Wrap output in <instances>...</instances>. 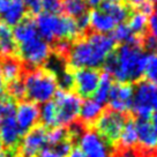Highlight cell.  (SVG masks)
<instances>
[{
    "label": "cell",
    "mask_w": 157,
    "mask_h": 157,
    "mask_svg": "<svg viewBox=\"0 0 157 157\" xmlns=\"http://www.w3.org/2000/svg\"><path fill=\"white\" fill-rule=\"evenodd\" d=\"M116 49V42L110 35L94 33L71 44L66 59L71 69L102 67Z\"/></svg>",
    "instance_id": "obj_1"
},
{
    "label": "cell",
    "mask_w": 157,
    "mask_h": 157,
    "mask_svg": "<svg viewBox=\"0 0 157 157\" xmlns=\"http://www.w3.org/2000/svg\"><path fill=\"white\" fill-rule=\"evenodd\" d=\"M129 5L132 6H135V7H139V6L141 5L142 2H144L146 0H126Z\"/></svg>",
    "instance_id": "obj_44"
},
{
    "label": "cell",
    "mask_w": 157,
    "mask_h": 157,
    "mask_svg": "<svg viewBox=\"0 0 157 157\" xmlns=\"http://www.w3.org/2000/svg\"><path fill=\"white\" fill-rule=\"evenodd\" d=\"M0 71L7 84L22 78L25 72V67L16 56H10L0 58Z\"/></svg>",
    "instance_id": "obj_16"
},
{
    "label": "cell",
    "mask_w": 157,
    "mask_h": 157,
    "mask_svg": "<svg viewBox=\"0 0 157 157\" xmlns=\"http://www.w3.org/2000/svg\"><path fill=\"white\" fill-rule=\"evenodd\" d=\"M131 110L137 119L149 120L157 111V87L148 81H139L134 87Z\"/></svg>",
    "instance_id": "obj_6"
},
{
    "label": "cell",
    "mask_w": 157,
    "mask_h": 157,
    "mask_svg": "<svg viewBox=\"0 0 157 157\" xmlns=\"http://www.w3.org/2000/svg\"><path fill=\"white\" fill-rule=\"evenodd\" d=\"M67 157H83V155L78 150V148H73V150L71 151V154Z\"/></svg>",
    "instance_id": "obj_43"
},
{
    "label": "cell",
    "mask_w": 157,
    "mask_h": 157,
    "mask_svg": "<svg viewBox=\"0 0 157 157\" xmlns=\"http://www.w3.org/2000/svg\"><path fill=\"white\" fill-rule=\"evenodd\" d=\"M150 124H151L152 128H154V131L156 132L157 134V111H155V112H152L151 117H150Z\"/></svg>",
    "instance_id": "obj_41"
},
{
    "label": "cell",
    "mask_w": 157,
    "mask_h": 157,
    "mask_svg": "<svg viewBox=\"0 0 157 157\" xmlns=\"http://www.w3.org/2000/svg\"><path fill=\"white\" fill-rule=\"evenodd\" d=\"M103 111V105H101L91 98H87L84 102L81 103V108L78 112L80 123L83 126H93Z\"/></svg>",
    "instance_id": "obj_21"
},
{
    "label": "cell",
    "mask_w": 157,
    "mask_h": 157,
    "mask_svg": "<svg viewBox=\"0 0 157 157\" xmlns=\"http://www.w3.org/2000/svg\"><path fill=\"white\" fill-rule=\"evenodd\" d=\"M112 78L111 75L108 74L106 72L101 73V78H99V82H98V87L96 89V91L94 94V101H96L97 103H99L101 105L108 102L109 94L112 87Z\"/></svg>",
    "instance_id": "obj_26"
},
{
    "label": "cell",
    "mask_w": 157,
    "mask_h": 157,
    "mask_svg": "<svg viewBox=\"0 0 157 157\" xmlns=\"http://www.w3.org/2000/svg\"><path fill=\"white\" fill-rule=\"evenodd\" d=\"M119 141L121 147L125 149H131L137 143V133L135 127V121L133 119H127L124 125V128L121 131Z\"/></svg>",
    "instance_id": "obj_27"
},
{
    "label": "cell",
    "mask_w": 157,
    "mask_h": 157,
    "mask_svg": "<svg viewBox=\"0 0 157 157\" xmlns=\"http://www.w3.org/2000/svg\"><path fill=\"white\" fill-rule=\"evenodd\" d=\"M144 75L149 83L157 87V53H151L150 56H148Z\"/></svg>",
    "instance_id": "obj_33"
},
{
    "label": "cell",
    "mask_w": 157,
    "mask_h": 157,
    "mask_svg": "<svg viewBox=\"0 0 157 157\" xmlns=\"http://www.w3.org/2000/svg\"><path fill=\"white\" fill-rule=\"evenodd\" d=\"M149 1H151V2H157V0H149Z\"/></svg>",
    "instance_id": "obj_46"
},
{
    "label": "cell",
    "mask_w": 157,
    "mask_h": 157,
    "mask_svg": "<svg viewBox=\"0 0 157 157\" xmlns=\"http://www.w3.org/2000/svg\"><path fill=\"white\" fill-rule=\"evenodd\" d=\"M148 29L149 35L157 40V12H154L148 20Z\"/></svg>",
    "instance_id": "obj_37"
},
{
    "label": "cell",
    "mask_w": 157,
    "mask_h": 157,
    "mask_svg": "<svg viewBox=\"0 0 157 157\" xmlns=\"http://www.w3.org/2000/svg\"><path fill=\"white\" fill-rule=\"evenodd\" d=\"M84 1L87 2V5L93 7V8L98 7V6L101 5V2H102V0H84Z\"/></svg>",
    "instance_id": "obj_42"
},
{
    "label": "cell",
    "mask_w": 157,
    "mask_h": 157,
    "mask_svg": "<svg viewBox=\"0 0 157 157\" xmlns=\"http://www.w3.org/2000/svg\"><path fill=\"white\" fill-rule=\"evenodd\" d=\"M135 127L137 133V142L141 147L147 150H152L157 148V134L154 131L149 120L137 119L135 121Z\"/></svg>",
    "instance_id": "obj_19"
},
{
    "label": "cell",
    "mask_w": 157,
    "mask_h": 157,
    "mask_svg": "<svg viewBox=\"0 0 157 157\" xmlns=\"http://www.w3.org/2000/svg\"><path fill=\"white\" fill-rule=\"evenodd\" d=\"M22 1L25 6L27 7V10H29V12L34 15H38L42 10L40 7V0H20Z\"/></svg>",
    "instance_id": "obj_36"
},
{
    "label": "cell",
    "mask_w": 157,
    "mask_h": 157,
    "mask_svg": "<svg viewBox=\"0 0 157 157\" xmlns=\"http://www.w3.org/2000/svg\"><path fill=\"white\" fill-rule=\"evenodd\" d=\"M15 109L16 103L13 98H10L8 95H4L0 97V123L5 119L15 116Z\"/></svg>",
    "instance_id": "obj_30"
},
{
    "label": "cell",
    "mask_w": 157,
    "mask_h": 157,
    "mask_svg": "<svg viewBox=\"0 0 157 157\" xmlns=\"http://www.w3.org/2000/svg\"><path fill=\"white\" fill-rule=\"evenodd\" d=\"M137 10L139 12H141L142 14L147 15L148 17L150 16V15L154 13V10H155V8H154V4H152L151 1H149V0H146L144 2H142L141 5L137 7Z\"/></svg>",
    "instance_id": "obj_38"
},
{
    "label": "cell",
    "mask_w": 157,
    "mask_h": 157,
    "mask_svg": "<svg viewBox=\"0 0 157 157\" xmlns=\"http://www.w3.org/2000/svg\"><path fill=\"white\" fill-rule=\"evenodd\" d=\"M39 120L45 128H53L58 126V113L54 101H49L39 108Z\"/></svg>",
    "instance_id": "obj_24"
},
{
    "label": "cell",
    "mask_w": 157,
    "mask_h": 157,
    "mask_svg": "<svg viewBox=\"0 0 157 157\" xmlns=\"http://www.w3.org/2000/svg\"><path fill=\"white\" fill-rule=\"evenodd\" d=\"M15 121L22 135L37 126L39 121V106L30 101H20L15 109Z\"/></svg>",
    "instance_id": "obj_13"
},
{
    "label": "cell",
    "mask_w": 157,
    "mask_h": 157,
    "mask_svg": "<svg viewBox=\"0 0 157 157\" xmlns=\"http://www.w3.org/2000/svg\"><path fill=\"white\" fill-rule=\"evenodd\" d=\"M37 157H60L52 147H45Z\"/></svg>",
    "instance_id": "obj_39"
},
{
    "label": "cell",
    "mask_w": 157,
    "mask_h": 157,
    "mask_svg": "<svg viewBox=\"0 0 157 157\" xmlns=\"http://www.w3.org/2000/svg\"><path fill=\"white\" fill-rule=\"evenodd\" d=\"M12 31H13V38H14L16 45L27 43L39 36L37 28H36L35 20L29 16L22 20L17 25H15L14 30H12Z\"/></svg>",
    "instance_id": "obj_20"
},
{
    "label": "cell",
    "mask_w": 157,
    "mask_h": 157,
    "mask_svg": "<svg viewBox=\"0 0 157 157\" xmlns=\"http://www.w3.org/2000/svg\"><path fill=\"white\" fill-rule=\"evenodd\" d=\"M53 101L57 105L58 113V126H69L78 117L81 108V98L75 93L60 90L56 93Z\"/></svg>",
    "instance_id": "obj_8"
},
{
    "label": "cell",
    "mask_w": 157,
    "mask_h": 157,
    "mask_svg": "<svg viewBox=\"0 0 157 157\" xmlns=\"http://www.w3.org/2000/svg\"><path fill=\"white\" fill-rule=\"evenodd\" d=\"M126 120L127 119L123 113L116 112L112 110L103 111L94 124L95 132L112 147L113 144H116L119 141Z\"/></svg>",
    "instance_id": "obj_7"
},
{
    "label": "cell",
    "mask_w": 157,
    "mask_h": 157,
    "mask_svg": "<svg viewBox=\"0 0 157 157\" xmlns=\"http://www.w3.org/2000/svg\"><path fill=\"white\" fill-rule=\"evenodd\" d=\"M4 150V146H2V142H1V140H0V151H2Z\"/></svg>",
    "instance_id": "obj_45"
},
{
    "label": "cell",
    "mask_w": 157,
    "mask_h": 157,
    "mask_svg": "<svg viewBox=\"0 0 157 157\" xmlns=\"http://www.w3.org/2000/svg\"><path fill=\"white\" fill-rule=\"evenodd\" d=\"M121 157H129V156H121Z\"/></svg>",
    "instance_id": "obj_47"
},
{
    "label": "cell",
    "mask_w": 157,
    "mask_h": 157,
    "mask_svg": "<svg viewBox=\"0 0 157 157\" xmlns=\"http://www.w3.org/2000/svg\"><path fill=\"white\" fill-rule=\"evenodd\" d=\"M52 148L56 150V152H57L60 157H67L74 148L73 141L68 139V140H65V141H63L61 143H59V144H57V146H54V147H52Z\"/></svg>",
    "instance_id": "obj_35"
},
{
    "label": "cell",
    "mask_w": 157,
    "mask_h": 157,
    "mask_svg": "<svg viewBox=\"0 0 157 157\" xmlns=\"http://www.w3.org/2000/svg\"><path fill=\"white\" fill-rule=\"evenodd\" d=\"M16 56V44L12 28L0 21V58Z\"/></svg>",
    "instance_id": "obj_22"
},
{
    "label": "cell",
    "mask_w": 157,
    "mask_h": 157,
    "mask_svg": "<svg viewBox=\"0 0 157 157\" xmlns=\"http://www.w3.org/2000/svg\"><path fill=\"white\" fill-rule=\"evenodd\" d=\"M6 90L10 98H13L14 101H23L25 97V84L22 78L10 82L6 84Z\"/></svg>",
    "instance_id": "obj_32"
},
{
    "label": "cell",
    "mask_w": 157,
    "mask_h": 157,
    "mask_svg": "<svg viewBox=\"0 0 157 157\" xmlns=\"http://www.w3.org/2000/svg\"><path fill=\"white\" fill-rule=\"evenodd\" d=\"M21 139L22 134L15 121V117L7 118L0 123V140L2 142V146L7 148V150L15 154Z\"/></svg>",
    "instance_id": "obj_15"
},
{
    "label": "cell",
    "mask_w": 157,
    "mask_h": 157,
    "mask_svg": "<svg viewBox=\"0 0 157 157\" xmlns=\"http://www.w3.org/2000/svg\"><path fill=\"white\" fill-rule=\"evenodd\" d=\"M35 23L39 37L46 43H56L60 40L72 42L81 35L75 19L66 15L39 13L36 15Z\"/></svg>",
    "instance_id": "obj_3"
},
{
    "label": "cell",
    "mask_w": 157,
    "mask_h": 157,
    "mask_svg": "<svg viewBox=\"0 0 157 157\" xmlns=\"http://www.w3.org/2000/svg\"><path fill=\"white\" fill-rule=\"evenodd\" d=\"M134 86L132 83L116 82L109 94L108 103L112 111L125 114L132 108Z\"/></svg>",
    "instance_id": "obj_11"
},
{
    "label": "cell",
    "mask_w": 157,
    "mask_h": 157,
    "mask_svg": "<svg viewBox=\"0 0 157 157\" xmlns=\"http://www.w3.org/2000/svg\"><path fill=\"white\" fill-rule=\"evenodd\" d=\"M25 97L35 104H44L52 101L58 91L57 78L45 67L25 69L22 76Z\"/></svg>",
    "instance_id": "obj_4"
},
{
    "label": "cell",
    "mask_w": 157,
    "mask_h": 157,
    "mask_svg": "<svg viewBox=\"0 0 157 157\" xmlns=\"http://www.w3.org/2000/svg\"><path fill=\"white\" fill-rule=\"evenodd\" d=\"M57 83L60 90H65V91H72L74 87V71L71 68L65 67L61 69L57 75Z\"/></svg>",
    "instance_id": "obj_29"
},
{
    "label": "cell",
    "mask_w": 157,
    "mask_h": 157,
    "mask_svg": "<svg viewBox=\"0 0 157 157\" xmlns=\"http://www.w3.org/2000/svg\"><path fill=\"white\" fill-rule=\"evenodd\" d=\"M117 25V22L110 15L99 8H95L89 13V27L93 28L95 33L106 35L108 33H112Z\"/></svg>",
    "instance_id": "obj_18"
},
{
    "label": "cell",
    "mask_w": 157,
    "mask_h": 157,
    "mask_svg": "<svg viewBox=\"0 0 157 157\" xmlns=\"http://www.w3.org/2000/svg\"><path fill=\"white\" fill-rule=\"evenodd\" d=\"M78 143L83 157H112L111 146L94 129H83L78 137Z\"/></svg>",
    "instance_id": "obj_10"
},
{
    "label": "cell",
    "mask_w": 157,
    "mask_h": 157,
    "mask_svg": "<svg viewBox=\"0 0 157 157\" xmlns=\"http://www.w3.org/2000/svg\"><path fill=\"white\" fill-rule=\"evenodd\" d=\"M61 10H64L66 16L72 19H78L88 10V5L84 0H63Z\"/></svg>",
    "instance_id": "obj_28"
},
{
    "label": "cell",
    "mask_w": 157,
    "mask_h": 157,
    "mask_svg": "<svg viewBox=\"0 0 157 157\" xmlns=\"http://www.w3.org/2000/svg\"><path fill=\"white\" fill-rule=\"evenodd\" d=\"M28 10L20 0H0V21L8 27H15L27 17Z\"/></svg>",
    "instance_id": "obj_14"
},
{
    "label": "cell",
    "mask_w": 157,
    "mask_h": 157,
    "mask_svg": "<svg viewBox=\"0 0 157 157\" xmlns=\"http://www.w3.org/2000/svg\"><path fill=\"white\" fill-rule=\"evenodd\" d=\"M46 146L48 129L44 126H36L21 139L15 151V157H37Z\"/></svg>",
    "instance_id": "obj_9"
},
{
    "label": "cell",
    "mask_w": 157,
    "mask_h": 157,
    "mask_svg": "<svg viewBox=\"0 0 157 157\" xmlns=\"http://www.w3.org/2000/svg\"><path fill=\"white\" fill-rule=\"evenodd\" d=\"M99 10L110 15L117 25L124 23L131 14L129 7L123 0H102Z\"/></svg>",
    "instance_id": "obj_17"
},
{
    "label": "cell",
    "mask_w": 157,
    "mask_h": 157,
    "mask_svg": "<svg viewBox=\"0 0 157 157\" xmlns=\"http://www.w3.org/2000/svg\"><path fill=\"white\" fill-rule=\"evenodd\" d=\"M111 37L116 43L119 42L121 44H135L142 46V37H139V36L133 34L126 23L118 25L112 31Z\"/></svg>",
    "instance_id": "obj_23"
},
{
    "label": "cell",
    "mask_w": 157,
    "mask_h": 157,
    "mask_svg": "<svg viewBox=\"0 0 157 157\" xmlns=\"http://www.w3.org/2000/svg\"><path fill=\"white\" fill-rule=\"evenodd\" d=\"M51 45L39 36L27 43L16 45V57L21 60L25 69L38 68L46 64L51 57Z\"/></svg>",
    "instance_id": "obj_5"
},
{
    "label": "cell",
    "mask_w": 157,
    "mask_h": 157,
    "mask_svg": "<svg viewBox=\"0 0 157 157\" xmlns=\"http://www.w3.org/2000/svg\"><path fill=\"white\" fill-rule=\"evenodd\" d=\"M99 78H101V73L97 69H75L74 71L73 90L78 97H93L98 87Z\"/></svg>",
    "instance_id": "obj_12"
},
{
    "label": "cell",
    "mask_w": 157,
    "mask_h": 157,
    "mask_svg": "<svg viewBox=\"0 0 157 157\" xmlns=\"http://www.w3.org/2000/svg\"><path fill=\"white\" fill-rule=\"evenodd\" d=\"M63 0H40V7L48 14H58L61 12Z\"/></svg>",
    "instance_id": "obj_34"
},
{
    "label": "cell",
    "mask_w": 157,
    "mask_h": 157,
    "mask_svg": "<svg viewBox=\"0 0 157 157\" xmlns=\"http://www.w3.org/2000/svg\"><path fill=\"white\" fill-rule=\"evenodd\" d=\"M68 139L69 137L67 128L57 126V127L50 128V131H48V144L52 146V147L61 143L65 140H68Z\"/></svg>",
    "instance_id": "obj_31"
},
{
    "label": "cell",
    "mask_w": 157,
    "mask_h": 157,
    "mask_svg": "<svg viewBox=\"0 0 157 157\" xmlns=\"http://www.w3.org/2000/svg\"><path fill=\"white\" fill-rule=\"evenodd\" d=\"M5 91H6V82L5 80H4L2 74H1V71H0V97L5 95Z\"/></svg>",
    "instance_id": "obj_40"
},
{
    "label": "cell",
    "mask_w": 157,
    "mask_h": 157,
    "mask_svg": "<svg viewBox=\"0 0 157 157\" xmlns=\"http://www.w3.org/2000/svg\"><path fill=\"white\" fill-rule=\"evenodd\" d=\"M148 56L141 45L123 44L114 49L104 63V72L117 82L132 83L144 75Z\"/></svg>",
    "instance_id": "obj_2"
},
{
    "label": "cell",
    "mask_w": 157,
    "mask_h": 157,
    "mask_svg": "<svg viewBox=\"0 0 157 157\" xmlns=\"http://www.w3.org/2000/svg\"><path fill=\"white\" fill-rule=\"evenodd\" d=\"M148 20L149 17L147 15L136 10V12L129 14L126 25H128V28L134 35H136L139 37H143L148 29Z\"/></svg>",
    "instance_id": "obj_25"
}]
</instances>
